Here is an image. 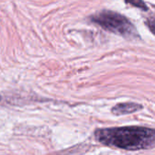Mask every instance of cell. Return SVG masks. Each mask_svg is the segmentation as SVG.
Masks as SVG:
<instances>
[{"instance_id": "1", "label": "cell", "mask_w": 155, "mask_h": 155, "mask_svg": "<svg viewBox=\"0 0 155 155\" xmlns=\"http://www.w3.org/2000/svg\"><path fill=\"white\" fill-rule=\"evenodd\" d=\"M94 138L103 145L126 151L148 150L155 144L154 130L142 126L100 128L95 130Z\"/></svg>"}, {"instance_id": "2", "label": "cell", "mask_w": 155, "mask_h": 155, "mask_svg": "<svg viewBox=\"0 0 155 155\" xmlns=\"http://www.w3.org/2000/svg\"><path fill=\"white\" fill-rule=\"evenodd\" d=\"M89 20L103 29L121 35L127 39L140 38L135 25L124 15L119 13L103 10L89 17Z\"/></svg>"}, {"instance_id": "3", "label": "cell", "mask_w": 155, "mask_h": 155, "mask_svg": "<svg viewBox=\"0 0 155 155\" xmlns=\"http://www.w3.org/2000/svg\"><path fill=\"white\" fill-rule=\"evenodd\" d=\"M143 109V106L141 104L133 103V102H127V103H120L114 105L111 112L114 115H125V114H131L136 112H139Z\"/></svg>"}, {"instance_id": "4", "label": "cell", "mask_w": 155, "mask_h": 155, "mask_svg": "<svg viewBox=\"0 0 155 155\" xmlns=\"http://www.w3.org/2000/svg\"><path fill=\"white\" fill-rule=\"evenodd\" d=\"M124 2L128 5L134 6V7H137L143 11H148L149 10L148 5L145 4V2L143 0H124Z\"/></svg>"}, {"instance_id": "5", "label": "cell", "mask_w": 155, "mask_h": 155, "mask_svg": "<svg viewBox=\"0 0 155 155\" xmlns=\"http://www.w3.org/2000/svg\"><path fill=\"white\" fill-rule=\"evenodd\" d=\"M1 100H2V97L0 96V102H1Z\"/></svg>"}]
</instances>
